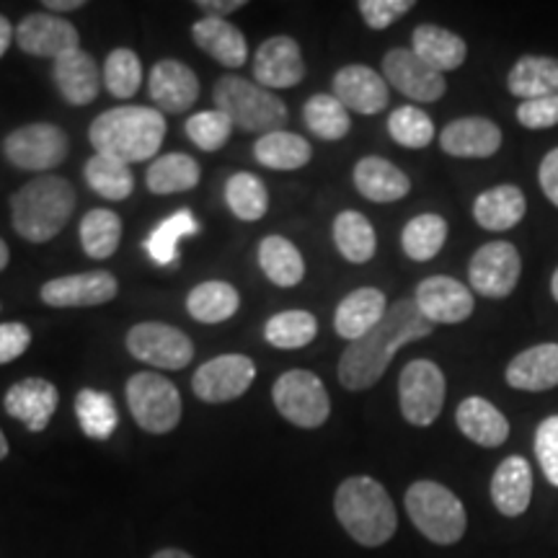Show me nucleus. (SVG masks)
Instances as JSON below:
<instances>
[{
  "instance_id": "obj_1",
  "label": "nucleus",
  "mask_w": 558,
  "mask_h": 558,
  "mask_svg": "<svg viewBox=\"0 0 558 558\" xmlns=\"http://www.w3.org/2000/svg\"><path fill=\"white\" fill-rule=\"evenodd\" d=\"M432 331H435V326L422 316L414 298L396 300L373 331L347 344L341 352L337 367L339 383L354 393L378 386L396 352L418 339H427Z\"/></svg>"
},
{
  "instance_id": "obj_29",
  "label": "nucleus",
  "mask_w": 558,
  "mask_h": 558,
  "mask_svg": "<svg viewBox=\"0 0 558 558\" xmlns=\"http://www.w3.org/2000/svg\"><path fill=\"white\" fill-rule=\"evenodd\" d=\"M527 213L525 192L514 184H499L492 190L481 192L473 202V218L484 230L492 233H505L520 226Z\"/></svg>"
},
{
  "instance_id": "obj_31",
  "label": "nucleus",
  "mask_w": 558,
  "mask_h": 558,
  "mask_svg": "<svg viewBox=\"0 0 558 558\" xmlns=\"http://www.w3.org/2000/svg\"><path fill=\"white\" fill-rule=\"evenodd\" d=\"M411 50L427 62L429 68H435L437 73L458 70L465 62V58H469L465 39L458 37L456 32L442 29V26L435 24L416 26L414 34H411Z\"/></svg>"
},
{
  "instance_id": "obj_53",
  "label": "nucleus",
  "mask_w": 558,
  "mask_h": 558,
  "mask_svg": "<svg viewBox=\"0 0 558 558\" xmlns=\"http://www.w3.org/2000/svg\"><path fill=\"white\" fill-rule=\"evenodd\" d=\"M538 181H541V190L548 197L550 205L558 207V148L550 150L548 156L541 160Z\"/></svg>"
},
{
  "instance_id": "obj_12",
  "label": "nucleus",
  "mask_w": 558,
  "mask_h": 558,
  "mask_svg": "<svg viewBox=\"0 0 558 558\" xmlns=\"http://www.w3.org/2000/svg\"><path fill=\"white\" fill-rule=\"evenodd\" d=\"M522 275L520 251L507 241L484 243L469 264V277L478 295L505 300L514 292Z\"/></svg>"
},
{
  "instance_id": "obj_15",
  "label": "nucleus",
  "mask_w": 558,
  "mask_h": 558,
  "mask_svg": "<svg viewBox=\"0 0 558 558\" xmlns=\"http://www.w3.org/2000/svg\"><path fill=\"white\" fill-rule=\"evenodd\" d=\"M120 284L117 277L107 269L83 271V275L54 277L41 284V303L52 308H96V305L109 303L117 298Z\"/></svg>"
},
{
  "instance_id": "obj_55",
  "label": "nucleus",
  "mask_w": 558,
  "mask_h": 558,
  "mask_svg": "<svg viewBox=\"0 0 558 558\" xmlns=\"http://www.w3.org/2000/svg\"><path fill=\"white\" fill-rule=\"evenodd\" d=\"M13 37H16V29H13L11 21L5 19L3 13H0V58H3V54L9 52Z\"/></svg>"
},
{
  "instance_id": "obj_5",
  "label": "nucleus",
  "mask_w": 558,
  "mask_h": 558,
  "mask_svg": "<svg viewBox=\"0 0 558 558\" xmlns=\"http://www.w3.org/2000/svg\"><path fill=\"white\" fill-rule=\"evenodd\" d=\"M215 109L222 111L233 128L251 135H269L288 122V104L269 88L239 75H222L213 90Z\"/></svg>"
},
{
  "instance_id": "obj_6",
  "label": "nucleus",
  "mask_w": 558,
  "mask_h": 558,
  "mask_svg": "<svg viewBox=\"0 0 558 558\" xmlns=\"http://www.w3.org/2000/svg\"><path fill=\"white\" fill-rule=\"evenodd\" d=\"M407 512L418 533L437 546H452L469 527L463 501L437 481H416L409 486Z\"/></svg>"
},
{
  "instance_id": "obj_49",
  "label": "nucleus",
  "mask_w": 558,
  "mask_h": 558,
  "mask_svg": "<svg viewBox=\"0 0 558 558\" xmlns=\"http://www.w3.org/2000/svg\"><path fill=\"white\" fill-rule=\"evenodd\" d=\"M535 458L550 486H558V414L543 418L535 429Z\"/></svg>"
},
{
  "instance_id": "obj_17",
  "label": "nucleus",
  "mask_w": 558,
  "mask_h": 558,
  "mask_svg": "<svg viewBox=\"0 0 558 558\" xmlns=\"http://www.w3.org/2000/svg\"><path fill=\"white\" fill-rule=\"evenodd\" d=\"M78 32L70 21L54 16V13H29L16 26V45L21 52L34 58L58 60L65 52L81 50Z\"/></svg>"
},
{
  "instance_id": "obj_8",
  "label": "nucleus",
  "mask_w": 558,
  "mask_h": 558,
  "mask_svg": "<svg viewBox=\"0 0 558 558\" xmlns=\"http://www.w3.org/2000/svg\"><path fill=\"white\" fill-rule=\"evenodd\" d=\"M271 399L279 414L300 429H318L331 416L329 390L311 369H288L279 375Z\"/></svg>"
},
{
  "instance_id": "obj_10",
  "label": "nucleus",
  "mask_w": 558,
  "mask_h": 558,
  "mask_svg": "<svg viewBox=\"0 0 558 558\" xmlns=\"http://www.w3.org/2000/svg\"><path fill=\"white\" fill-rule=\"evenodd\" d=\"M70 143L65 130L50 122H32L13 130L3 140V156L21 171L47 173L68 158Z\"/></svg>"
},
{
  "instance_id": "obj_7",
  "label": "nucleus",
  "mask_w": 558,
  "mask_h": 558,
  "mask_svg": "<svg viewBox=\"0 0 558 558\" xmlns=\"http://www.w3.org/2000/svg\"><path fill=\"white\" fill-rule=\"evenodd\" d=\"M130 414L150 435H169L179 427L181 396L171 380L158 373H135L124 388Z\"/></svg>"
},
{
  "instance_id": "obj_18",
  "label": "nucleus",
  "mask_w": 558,
  "mask_h": 558,
  "mask_svg": "<svg viewBox=\"0 0 558 558\" xmlns=\"http://www.w3.org/2000/svg\"><path fill=\"white\" fill-rule=\"evenodd\" d=\"M254 78L259 86L277 90L292 88L305 78L300 45L292 37H271L254 54Z\"/></svg>"
},
{
  "instance_id": "obj_25",
  "label": "nucleus",
  "mask_w": 558,
  "mask_h": 558,
  "mask_svg": "<svg viewBox=\"0 0 558 558\" xmlns=\"http://www.w3.org/2000/svg\"><path fill=\"white\" fill-rule=\"evenodd\" d=\"M533 499V469L522 456H509L492 476V501L505 518H522Z\"/></svg>"
},
{
  "instance_id": "obj_11",
  "label": "nucleus",
  "mask_w": 558,
  "mask_h": 558,
  "mask_svg": "<svg viewBox=\"0 0 558 558\" xmlns=\"http://www.w3.org/2000/svg\"><path fill=\"white\" fill-rule=\"evenodd\" d=\"M128 352L158 369H184L194 360V344L177 326L145 320L128 331Z\"/></svg>"
},
{
  "instance_id": "obj_60",
  "label": "nucleus",
  "mask_w": 558,
  "mask_h": 558,
  "mask_svg": "<svg viewBox=\"0 0 558 558\" xmlns=\"http://www.w3.org/2000/svg\"><path fill=\"white\" fill-rule=\"evenodd\" d=\"M550 295H554V300L558 303V269L554 271V277H550Z\"/></svg>"
},
{
  "instance_id": "obj_33",
  "label": "nucleus",
  "mask_w": 558,
  "mask_h": 558,
  "mask_svg": "<svg viewBox=\"0 0 558 558\" xmlns=\"http://www.w3.org/2000/svg\"><path fill=\"white\" fill-rule=\"evenodd\" d=\"M254 156L271 171H298L311 163L313 148L303 135L277 130L256 140Z\"/></svg>"
},
{
  "instance_id": "obj_45",
  "label": "nucleus",
  "mask_w": 558,
  "mask_h": 558,
  "mask_svg": "<svg viewBox=\"0 0 558 558\" xmlns=\"http://www.w3.org/2000/svg\"><path fill=\"white\" fill-rule=\"evenodd\" d=\"M318 333V320L308 311H282L264 326V339L277 349H303Z\"/></svg>"
},
{
  "instance_id": "obj_54",
  "label": "nucleus",
  "mask_w": 558,
  "mask_h": 558,
  "mask_svg": "<svg viewBox=\"0 0 558 558\" xmlns=\"http://www.w3.org/2000/svg\"><path fill=\"white\" fill-rule=\"evenodd\" d=\"M197 5L207 13V16L222 19V16H228V13L243 9V5H246V0H199Z\"/></svg>"
},
{
  "instance_id": "obj_14",
  "label": "nucleus",
  "mask_w": 558,
  "mask_h": 558,
  "mask_svg": "<svg viewBox=\"0 0 558 558\" xmlns=\"http://www.w3.org/2000/svg\"><path fill=\"white\" fill-rule=\"evenodd\" d=\"M383 78L399 94L418 104L439 101L448 90L442 73L429 68L414 50H403V47H396L383 58Z\"/></svg>"
},
{
  "instance_id": "obj_24",
  "label": "nucleus",
  "mask_w": 558,
  "mask_h": 558,
  "mask_svg": "<svg viewBox=\"0 0 558 558\" xmlns=\"http://www.w3.org/2000/svg\"><path fill=\"white\" fill-rule=\"evenodd\" d=\"M104 75L96 68V60L88 52L73 50L54 60L52 81L60 96L73 107H86L99 96Z\"/></svg>"
},
{
  "instance_id": "obj_57",
  "label": "nucleus",
  "mask_w": 558,
  "mask_h": 558,
  "mask_svg": "<svg viewBox=\"0 0 558 558\" xmlns=\"http://www.w3.org/2000/svg\"><path fill=\"white\" fill-rule=\"evenodd\" d=\"M153 558H194V556H190L186 550H179V548H163V550H158Z\"/></svg>"
},
{
  "instance_id": "obj_27",
  "label": "nucleus",
  "mask_w": 558,
  "mask_h": 558,
  "mask_svg": "<svg viewBox=\"0 0 558 558\" xmlns=\"http://www.w3.org/2000/svg\"><path fill=\"white\" fill-rule=\"evenodd\" d=\"M192 39L202 52H207L209 58L230 70L241 68L248 60L246 37H243L239 26H233L226 19L202 16L192 26Z\"/></svg>"
},
{
  "instance_id": "obj_13",
  "label": "nucleus",
  "mask_w": 558,
  "mask_h": 558,
  "mask_svg": "<svg viewBox=\"0 0 558 558\" xmlns=\"http://www.w3.org/2000/svg\"><path fill=\"white\" fill-rule=\"evenodd\" d=\"M254 378L256 365L246 354H220L194 373L192 390L205 403H228L241 399Z\"/></svg>"
},
{
  "instance_id": "obj_16",
  "label": "nucleus",
  "mask_w": 558,
  "mask_h": 558,
  "mask_svg": "<svg viewBox=\"0 0 558 558\" xmlns=\"http://www.w3.org/2000/svg\"><path fill=\"white\" fill-rule=\"evenodd\" d=\"M414 303L432 326L463 324V320H469L473 316V308H476L473 292L465 288L463 282L445 275L427 277L424 282H418V288L414 292Z\"/></svg>"
},
{
  "instance_id": "obj_43",
  "label": "nucleus",
  "mask_w": 558,
  "mask_h": 558,
  "mask_svg": "<svg viewBox=\"0 0 558 558\" xmlns=\"http://www.w3.org/2000/svg\"><path fill=\"white\" fill-rule=\"evenodd\" d=\"M226 205L239 220H262L269 209L267 186H264L259 177L248 171L233 173L226 184Z\"/></svg>"
},
{
  "instance_id": "obj_35",
  "label": "nucleus",
  "mask_w": 558,
  "mask_h": 558,
  "mask_svg": "<svg viewBox=\"0 0 558 558\" xmlns=\"http://www.w3.org/2000/svg\"><path fill=\"white\" fill-rule=\"evenodd\" d=\"M333 243L349 264H367L378 251L375 228L357 209H344L333 220Z\"/></svg>"
},
{
  "instance_id": "obj_50",
  "label": "nucleus",
  "mask_w": 558,
  "mask_h": 558,
  "mask_svg": "<svg viewBox=\"0 0 558 558\" xmlns=\"http://www.w3.org/2000/svg\"><path fill=\"white\" fill-rule=\"evenodd\" d=\"M360 13L373 32L388 29L390 24L407 16L414 9V0H360Z\"/></svg>"
},
{
  "instance_id": "obj_46",
  "label": "nucleus",
  "mask_w": 558,
  "mask_h": 558,
  "mask_svg": "<svg viewBox=\"0 0 558 558\" xmlns=\"http://www.w3.org/2000/svg\"><path fill=\"white\" fill-rule=\"evenodd\" d=\"M388 135L401 148L422 150L435 140V122L418 107H399L388 117Z\"/></svg>"
},
{
  "instance_id": "obj_36",
  "label": "nucleus",
  "mask_w": 558,
  "mask_h": 558,
  "mask_svg": "<svg viewBox=\"0 0 558 558\" xmlns=\"http://www.w3.org/2000/svg\"><path fill=\"white\" fill-rule=\"evenodd\" d=\"M241 295L230 282L209 279V282L197 284L186 298V311L199 324H222L239 313Z\"/></svg>"
},
{
  "instance_id": "obj_30",
  "label": "nucleus",
  "mask_w": 558,
  "mask_h": 558,
  "mask_svg": "<svg viewBox=\"0 0 558 558\" xmlns=\"http://www.w3.org/2000/svg\"><path fill=\"white\" fill-rule=\"evenodd\" d=\"M458 429L471 439L473 445L481 448H499L509 437V422L492 401L471 396V399L460 401L456 411Z\"/></svg>"
},
{
  "instance_id": "obj_22",
  "label": "nucleus",
  "mask_w": 558,
  "mask_h": 558,
  "mask_svg": "<svg viewBox=\"0 0 558 558\" xmlns=\"http://www.w3.org/2000/svg\"><path fill=\"white\" fill-rule=\"evenodd\" d=\"M439 148L452 158H488L501 148V130L486 117H460L439 132Z\"/></svg>"
},
{
  "instance_id": "obj_2",
  "label": "nucleus",
  "mask_w": 558,
  "mask_h": 558,
  "mask_svg": "<svg viewBox=\"0 0 558 558\" xmlns=\"http://www.w3.org/2000/svg\"><path fill=\"white\" fill-rule=\"evenodd\" d=\"M163 137L166 117L150 107L107 109L88 128V140L96 153L128 166L158 156Z\"/></svg>"
},
{
  "instance_id": "obj_56",
  "label": "nucleus",
  "mask_w": 558,
  "mask_h": 558,
  "mask_svg": "<svg viewBox=\"0 0 558 558\" xmlns=\"http://www.w3.org/2000/svg\"><path fill=\"white\" fill-rule=\"evenodd\" d=\"M83 5H86L83 0H45V3H41V9L68 13V11H78V9H83Z\"/></svg>"
},
{
  "instance_id": "obj_4",
  "label": "nucleus",
  "mask_w": 558,
  "mask_h": 558,
  "mask_svg": "<svg viewBox=\"0 0 558 558\" xmlns=\"http://www.w3.org/2000/svg\"><path fill=\"white\" fill-rule=\"evenodd\" d=\"M75 213V190L62 177L26 181L11 197L13 230L29 243H47L68 226Z\"/></svg>"
},
{
  "instance_id": "obj_37",
  "label": "nucleus",
  "mask_w": 558,
  "mask_h": 558,
  "mask_svg": "<svg viewBox=\"0 0 558 558\" xmlns=\"http://www.w3.org/2000/svg\"><path fill=\"white\" fill-rule=\"evenodd\" d=\"M199 163L186 153H166L150 163L145 173V184L153 194H179L190 192L199 184Z\"/></svg>"
},
{
  "instance_id": "obj_39",
  "label": "nucleus",
  "mask_w": 558,
  "mask_h": 558,
  "mask_svg": "<svg viewBox=\"0 0 558 558\" xmlns=\"http://www.w3.org/2000/svg\"><path fill=\"white\" fill-rule=\"evenodd\" d=\"M75 416L83 435L90 439H109L120 427V411L107 390L83 388L75 396Z\"/></svg>"
},
{
  "instance_id": "obj_20",
  "label": "nucleus",
  "mask_w": 558,
  "mask_h": 558,
  "mask_svg": "<svg viewBox=\"0 0 558 558\" xmlns=\"http://www.w3.org/2000/svg\"><path fill=\"white\" fill-rule=\"evenodd\" d=\"M333 96L344 104L349 111L375 117L388 107V83L380 73L367 65H347L333 75Z\"/></svg>"
},
{
  "instance_id": "obj_41",
  "label": "nucleus",
  "mask_w": 558,
  "mask_h": 558,
  "mask_svg": "<svg viewBox=\"0 0 558 558\" xmlns=\"http://www.w3.org/2000/svg\"><path fill=\"white\" fill-rule=\"evenodd\" d=\"M81 246L90 259H109L122 241V220L111 209H90L81 220Z\"/></svg>"
},
{
  "instance_id": "obj_26",
  "label": "nucleus",
  "mask_w": 558,
  "mask_h": 558,
  "mask_svg": "<svg viewBox=\"0 0 558 558\" xmlns=\"http://www.w3.org/2000/svg\"><path fill=\"white\" fill-rule=\"evenodd\" d=\"M507 386L527 393H543L558 386V344L546 341L520 352L507 365Z\"/></svg>"
},
{
  "instance_id": "obj_48",
  "label": "nucleus",
  "mask_w": 558,
  "mask_h": 558,
  "mask_svg": "<svg viewBox=\"0 0 558 558\" xmlns=\"http://www.w3.org/2000/svg\"><path fill=\"white\" fill-rule=\"evenodd\" d=\"M184 130H186V137H190L199 150L215 153L230 140L233 122H230L222 111L207 109V111H199V114H192L190 120H186Z\"/></svg>"
},
{
  "instance_id": "obj_21",
  "label": "nucleus",
  "mask_w": 558,
  "mask_h": 558,
  "mask_svg": "<svg viewBox=\"0 0 558 558\" xmlns=\"http://www.w3.org/2000/svg\"><path fill=\"white\" fill-rule=\"evenodd\" d=\"M5 411L19 418L29 432H45L60 403L58 388L45 378H26L13 383L5 393Z\"/></svg>"
},
{
  "instance_id": "obj_28",
  "label": "nucleus",
  "mask_w": 558,
  "mask_h": 558,
  "mask_svg": "<svg viewBox=\"0 0 558 558\" xmlns=\"http://www.w3.org/2000/svg\"><path fill=\"white\" fill-rule=\"evenodd\" d=\"M354 186L362 197L378 205H388V202H399L411 192V181L399 166L380 156H367L354 166Z\"/></svg>"
},
{
  "instance_id": "obj_9",
  "label": "nucleus",
  "mask_w": 558,
  "mask_h": 558,
  "mask_svg": "<svg viewBox=\"0 0 558 558\" xmlns=\"http://www.w3.org/2000/svg\"><path fill=\"white\" fill-rule=\"evenodd\" d=\"M448 383L445 373L432 360H411L401 369L399 403L411 427H432L442 414Z\"/></svg>"
},
{
  "instance_id": "obj_51",
  "label": "nucleus",
  "mask_w": 558,
  "mask_h": 558,
  "mask_svg": "<svg viewBox=\"0 0 558 558\" xmlns=\"http://www.w3.org/2000/svg\"><path fill=\"white\" fill-rule=\"evenodd\" d=\"M518 122L527 130H548L558 124V94L543 99L522 101L518 107Z\"/></svg>"
},
{
  "instance_id": "obj_44",
  "label": "nucleus",
  "mask_w": 558,
  "mask_h": 558,
  "mask_svg": "<svg viewBox=\"0 0 558 558\" xmlns=\"http://www.w3.org/2000/svg\"><path fill=\"white\" fill-rule=\"evenodd\" d=\"M303 120L308 130L320 140H341L352 130V120H349V109L341 104L333 94H316L305 101Z\"/></svg>"
},
{
  "instance_id": "obj_32",
  "label": "nucleus",
  "mask_w": 558,
  "mask_h": 558,
  "mask_svg": "<svg viewBox=\"0 0 558 558\" xmlns=\"http://www.w3.org/2000/svg\"><path fill=\"white\" fill-rule=\"evenodd\" d=\"M509 94L522 101L543 99L558 94V58L546 54H522L507 75Z\"/></svg>"
},
{
  "instance_id": "obj_40",
  "label": "nucleus",
  "mask_w": 558,
  "mask_h": 558,
  "mask_svg": "<svg viewBox=\"0 0 558 558\" xmlns=\"http://www.w3.org/2000/svg\"><path fill=\"white\" fill-rule=\"evenodd\" d=\"M448 241V220L442 215L424 213L407 222L401 233L403 254L414 262H429L442 251Z\"/></svg>"
},
{
  "instance_id": "obj_3",
  "label": "nucleus",
  "mask_w": 558,
  "mask_h": 558,
  "mask_svg": "<svg viewBox=\"0 0 558 558\" xmlns=\"http://www.w3.org/2000/svg\"><path fill=\"white\" fill-rule=\"evenodd\" d=\"M333 512L339 525L347 530L349 538L365 548H378L393 538L399 530L393 499L386 486L369 476H352L341 481L333 497Z\"/></svg>"
},
{
  "instance_id": "obj_42",
  "label": "nucleus",
  "mask_w": 558,
  "mask_h": 558,
  "mask_svg": "<svg viewBox=\"0 0 558 558\" xmlns=\"http://www.w3.org/2000/svg\"><path fill=\"white\" fill-rule=\"evenodd\" d=\"M83 177H86L90 190L99 194V197L111 202L128 199L132 190H135V179H132L130 166L117 158L101 156V153H96V156L88 160L86 169H83Z\"/></svg>"
},
{
  "instance_id": "obj_47",
  "label": "nucleus",
  "mask_w": 558,
  "mask_h": 558,
  "mask_svg": "<svg viewBox=\"0 0 558 558\" xmlns=\"http://www.w3.org/2000/svg\"><path fill=\"white\" fill-rule=\"evenodd\" d=\"M104 86L117 99H130L137 94L140 83H143V65L140 58L128 47L111 50L107 62H104Z\"/></svg>"
},
{
  "instance_id": "obj_34",
  "label": "nucleus",
  "mask_w": 558,
  "mask_h": 558,
  "mask_svg": "<svg viewBox=\"0 0 558 558\" xmlns=\"http://www.w3.org/2000/svg\"><path fill=\"white\" fill-rule=\"evenodd\" d=\"M259 267L277 288H295L305 277V262L295 243L282 235H267L259 243Z\"/></svg>"
},
{
  "instance_id": "obj_52",
  "label": "nucleus",
  "mask_w": 558,
  "mask_h": 558,
  "mask_svg": "<svg viewBox=\"0 0 558 558\" xmlns=\"http://www.w3.org/2000/svg\"><path fill=\"white\" fill-rule=\"evenodd\" d=\"M32 344V331L26 324L11 320V324H0V365L19 360Z\"/></svg>"
},
{
  "instance_id": "obj_19",
  "label": "nucleus",
  "mask_w": 558,
  "mask_h": 558,
  "mask_svg": "<svg viewBox=\"0 0 558 558\" xmlns=\"http://www.w3.org/2000/svg\"><path fill=\"white\" fill-rule=\"evenodd\" d=\"M150 99L158 111L184 114L199 99V81L190 65L179 60H160L150 70Z\"/></svg>"
},
{
  "instance_id": "obj_23",
  "label": "nucleus",
  "mask_w": 558,
  "mask_h": 558,
  "mask_svg": "<svg viewBox=\"0 0 558 558\" xmlns=\"http://www.w3.org/2000/svg\"><path fill=\"white\" fill-rule=\"evenodd\" d=\"M388 313V300L378 288H360L341 300L333 313V329L344 341H357L380 324Z\"/></svg>"
},
{
  "instance_id": "obj_59",
  "label": "nucleus",
  "mask_w": 558,
  "mask_h": 558,
  "mask_svg": "<svg viewBox=\"0 0 558 558\" xmlns=\"http://www.w3.org/2000/svg\"><path fill=\"white\" fill-rule=\"evenodd\" d=\"M5 456H9V439H5L3 429H0V460H3Z\"/></svg>"
},
{
  "instance_id": "obj_58",
  "label": "nucleus",
  "mask_w": 558,
  "mask_h": 558,
  "mask_svg": "<svg viewBox=\"0 0 558 558\" xmlns=\"http://www.w3.org/2000/svg\"><path fill=\"white\" fill-rule=\"evenodd\" d=\"M9 259H11V251H9V246H5V241L0 239V271L9 267Z\"/></svg>"
},
{
  "instance_id": "obj_38",
  "label": "nucleus",
  "mask_w": 558,
  "mask_h": 558,
  "mask_svg": "<svg viewBox=\"0 0 558 558\" xmlns=\"http://www.w3.org/2000/svg\"><path fill=\"white\" fill-rule=\"evenodd\" d=\"M197 233L199 222L194 220L192 209H179L153 228V233L145 239V251L158 267H171L179 259V243Z\"/></svg>"
}]
</instances>
